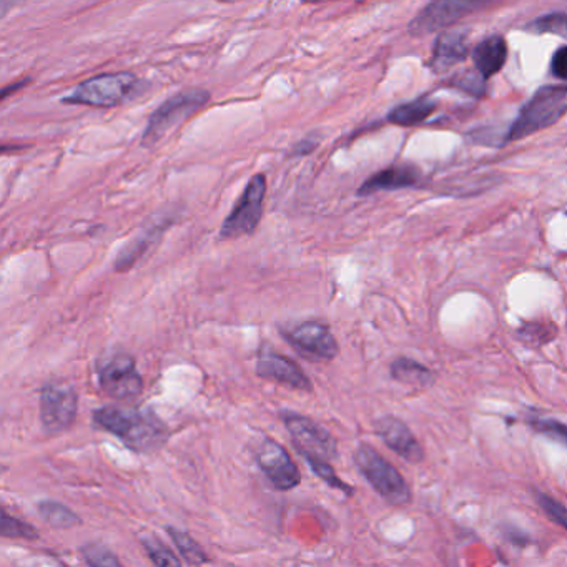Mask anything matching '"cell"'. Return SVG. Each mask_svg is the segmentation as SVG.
I'll list each match as a JSON object with an SVG mask.
<instances>
[{
	"label": "cell",
	"instance_id": "cell-1",
	"mask_svg": "<svg viewBox=\"0 0 567 567\" xmlns=\"http://www.w3.org/2000/svg\"><path fill=\"white\" fill-rule=\"evenodd\" d=\"M94 423L120 438L127 448L136 453L157 451L168 440L165 423L148 409L102 407L94 411Z\"/></svg>",
	"mask_w": 567,
	"mask_h": 567
},
{
	"label": "cell",
	"instance_id": "cell-2",
	"mask_svg": "<svg viewBox=\"0 0 567 567\" xmlns=\"http://www.w3.org/2000/svg\"><path fill=\"white\" fill-rule=\"evenodd\" d=\"M140 80L132 72L100 74L86 78L63 97L67 105H86L95 109H111L134 97Z\"/></svg>",
	"mask_w": 567,
	"mask_h": 567
},
{
	"label": "cell",
	"instance_id": "cell-3",
	"mask_svg": "<svg viewBox=\"0 0 567 567\" xmlns=\"http://www.w3.org/2000/svg\"><path fill=\"white\" fill-rule=\"evenodd\" d=\"M210 92L205 88H186L168 97L148 119L142 136V147H153L177 125L182 124L195 111L210 102Z\"/></svg>",
	"mask_w": 567,
	"mask_h": 567
},
{
	"label": "cell",
	"instance_id": "cell-4",
	"mask_svg": "<svg viewBox=\"0 0 567 567\" xmlns=\"http://www.w3.org/2000/svg\"><path fill=\"white\" fill-rule=\"evenodd\" d=\"M355 466L361 476L370 482L371 488L390 505H403L409 503L411 491L401 472L388 463L370 444H361L355 451Z\"/></svg>",
	"mask_w": 567,
	"mask_h": 567
},
{
	"label": "cell",
	"instance_id": "cell-5",
	"mask_svg": "<svg viewBox=\"0 0 567 567\" xmlns=\"http://www.w3.org/2000/svg\"><path fill=\"white\" fill-rule=\"evenodd\" d=\"M567 111V86H547L539 88L524 105L518 120L507 132L505 140H519L538 130L555 124Z\"/></svg>",
	"mask_w": 567,
	"mask_h": 567
},
{
	"label": "cell",
	"instance_id": "cell-6",
	"mask_svg": "<svg viewBox=\"0 0 567 567\" xmlns=\"http://www.w3.org/2000/svg\"><path fill=\"white\" fill-rule=\"evenodd\" d=\"M267 195V177L257 173L250 178L243 193L238 198L234 210L225 218L220 228V238L232 240L238 236L251 234L263 217V205Z\"/></svg>",
	"mask_w": 567,
	"mask_h": 567
},
{
	"label": "cell",
	"instance_id": "cell-7",
	"mask_svg": "<svg viewBox=\"0 0 567 567\" xmlns=\"http://www.w3.org/2000/svg\"><path fill=\"white\" fill-rule=\"evenodd\" d=\"M102 390L113 399L130 401L144 391V380L136 371V357L125 351L109 353L97 365Z\"/></svg>",
	"mask_w": 567,
	"mask_h": 567
},
{
	"label": "cell",
	"instance_id": "cell-8",
	"mask_svg": "<svg viewBox=\"0 0 567 567\" xmlns=\"http://www.w3.org/2000/svg\"><path fill=\"white\" fill-rule=\"evenodd\" d=\"M284 423L296 449L305 459H320L328 463L338 456L336 440L318 423L295 413H284Z\"/></svg>",
	"mask_w": 567,
	"mask_h": 567
},
{
	"label": "cell",
	"instance_id": "cell-9",
	"mask_svg": "<svg viewBox=\"0 0 567 567\" xmlns=\"http://www.w3.org/2000/svg\"><path fill=\"white\" fill-rule=\"evenodd\" d=\"M78 395L67 382H50L40 391V421L45 431H67L77 418Z\"/></svg>",
	"mask_w": 567,
	"mask_h": 567
},
{
	"label": "cell",
	"instance_id": "cell-10",
	"mask_svg": "<svg viewBox=\"0 0 567 567\" xmlns=\"http://www.w3.org/2000/svg\"><path fill=\"white\" fill-rule=\"evenodd\" d=\"M284 340L303 357L311 361H332L340 346L332 330L320 321H305L290 332H284Z\"/></svg>",
	"mask_w": 567,
	"mask_h": 567
},
{
	"label": "cell",
	"instance_id": "cell-11",
	"mask_svg": "<svg viewBox=\"0 0 567 567\" xmlns=\"http://www.w3.org/2000/svg\"><path fill=\"white\" fill-rule=\"evenodd\" d=\"M257 461L268 481L280 491H290L301 482L300 469L282 444L267 440L259 446Z\"/></svg>",
	"mask_w": 567,
	"mask_h": 567
},
{
	"label": "cell",
	"instance_id": "cell-12",
	"mask_svg": "<svg viewBox=\"0 0 567 567\" xmlns=\"http://www.w3.org/2000/svg\"><path fill=\"white\" fill-rule=\"evenodd\" d=\"M482 7L478 2H463V0H440L431 2L421 11L413 22L409 24V32L413 36H426L434 30L455 24L461 17Z\"/></svg>",
	"mask_w": 567,
	"mask_h": 567
},
{
	"label": "cell",
	"instance_id": "cell-13",
	"mask_svg": "<svg viewBox=\"0 0 567 567\" xmlns=\"http://www.w3.org/2000/svg\"><path fill=\"white\" fill-rule=\"evenodd\" d=\"M257 374L259 378L280 382L298 391H311L313 384L305 371L298 366L293 359L273 351L270 348H263L257 361Z\"/></svg>",
	"mask_w": 567,
	"mask_h": 567
},
{
	"label": "cell",
	"instance_id": "cell-14",
	"mask_svg": "<svg viewBox=\"0 0 567 567\" xmlns=\"http://www.w3.org/2000/svg\"><path fill=\"white\" fill-rule=\"evenodd\" d=\"M374 428L382 443L391 451H395L398 456L407 459L409 463H420L424 459V449L407 423L396 416H384L382 420L376 421Z\"/></svg>",
	"mask_w": 567,
	"mask_h": 567
},
{
	"label": "cell",
	"instance_id": "cell-15",
	"mask_svg": "<svg viewBox=\"0 0 567 567\" xmlns=\"http://www.w3.org/2000/svg\"><path fill=\"white\" fill-rule=\"evenodd\" d=\"M173 215L170 213L168 217L165 213L159 215L157 218H153L148 223L147 226H144L136 236H134L127 245H125L113 263L115 272H127L136 265L138 259H142L147 253L150 248L153 247L161 238L163 232L172 225Z\"/></svg>",
	"mask_w": 567,
	"mask_h": 567
},
{
	"label": "cell",
	"instance_id": "cell-16",
	"mask_svg": "<svg viewBox=\"0 0 567 567\" xmlns=\"http://www.w3.org/2000/svg\"><path fill=\"white\" fill-rule=\"evenodd\" d=\"M420 172L413 165H395L386 170L374 173L363 185L359 186L357 195L368 197L382 190H398L418 184Z\"/></svg>",
	"mask_w": 567,
	"mask_h": 567
},
{
	"label": "cell",
	"instance_id": "cell-17",
	"mask_svg": "<svg viewBox=\"0 0 567 567\" xmlns=\"http://www.w3.org/2000/svg\"><path fill=\"white\" fill-rule=\"evenodd\" d=\"M468 57V42L466 32L449 30L436 40L432 53V69L436 72H443L446 69L463 62Z\"/></svg>",
	"mask_w": 567,
	"mask_h": 567
},
{
	"label": "cell",
	"instance_id": "cell-18",
	"mask_svg": "<svg viewBox=\"0 0 567 567\" xmlns=\"http://www.w3.org/2000/svg\"><path fill=\"white\" fill-rule=\"evenodd\" d=\"M505 59H507V45H505V38L499 36L484 38L472 53L476 70L480 72L482 78H489L497 74L505 67Z\"/></svg>",
	"mask_w": 567,
	"mask_h": 567
},
{
	"label": "cell",
	"instance_id": "cell-19",
	"mask_svg": "<svg viewBox=\"0 0 567 567\" xmlns=\"http://www.w3.org/2000/svg\"><path fill=\"white\" fill-rule=\"evenodd\" d=\"M391 376L396 382L416 388H428L434 382V374L424 365L409 357H398L391 365Z\"/></svg>",
	"mask_w": 567,
	"mask_h": 567
},
{
	"label": "cell",
	"instance_id": "cell-20",
	"mask_svg": "<svg viewBox=\"0 0 567 567\" xmlns=\"http://www.w3.org/2000/svg\"><path fill=\"white\" fill-rule=\"evenodd\" d=\"M434 109H436L434 102H431L428 97H423V99L413 100V102H407V103L396 107L395 111H390L388 120L391 124L411 127V125H418L424 122L426 119H430Z\"/></svg>",
	"mask_w": 567,
	"mask_h": 567
},
{
	"label": "cell",
	"instance_id": "cell-21",
	"mask_svg": "<svg viewBox=\"0 0 567 567\" xmlns=\"http://www.w3.org/2000/svg\"><path fill=\"white\" fill-rule=\"evenodd\" d=\"M37 509L38 516L44 519V522H47L50 528L70 530V528L82 524V519L78 518L70 507H67L62 503L45 499L37 505Z\"/></svg>",
	"mask_w": 567,
	"mask_h": 567
},
{
	"label": "cell",
	"instance_id": "cell-22",
	"mask_svg": "<svg viewBox=\"0 0 567 567\" xmlns=\"http://www.w3.org/2000/svg\"><path fill=\"white\" fill-rule=\"evenodd\" d=\"M168 536L172 538L173 544L177 546V549L180 551V555H184L186 563L190 566H203L207 563H210V557L203 551V547L184 530H175V528H167Z\"/></svg>",
	"mask_w": 567,
	"mask_h": 567
},
{
	"label": "cell",
	"instance_id": "cell-23",
	"mask_svg": "<svg viewBox=\"0 0 567 567\" xmlns=\"http://www.w3.org/2000/svg\"><path fill=\"white\" fill-rule=\"evenodd\" d=\"M140 544L144 546L145 553L155 567H182L180 559L173 555L172 549L161 543L153 534H144L140 538Z\"/></svg>",
	"mask_w": 567,
	"mask_h": 567
},
{
	"label": "cell",
	"instance_id": "cell-24",
	"mask_svg": "<svg viewBox=\"0 0 567 567\" xmlns=\"http://www.w3.org/2000/svg\"><path fill=\"white\" fill-rule=\"evenodd\" d=\"M0 534L2 538H12V539H27V541L38 539V530L32 524L24 522L22 519L13 518L5 509L2 511Z\"/></svg>",
	"mask_w": 567,
	"mask_h": 567
},
{
	"label": "cell",
	"instance_id": "cell-25",
	"mask_svg": "<svg viewBox=\"0 0 567 567\" xmlns=\"http://www.w3.org/2000/svg\"><path fill=\"white\" fill-rule=\"evenodd\" d=\"M82 557L88 567H125L120 559L111 553L103 544L90 543L82 546Z\"/></svg>",
	"mask_w": 567,
	"mask_h": 567
},
{
	"label": "cell",
	"instance_id": "cell-26",
	"mask_svg": "<svg viewBox=\"0 0 567 567\" xmlns=\"http://www.w3.org/2000/svg\"><path fill=\"white\" fill-rule=\"evenodd\" d=\"M534 34H555L567 40V13H547L526 27Z\"/></svg>",
	"mask_w": 567,
	"mask_h": 567
},
{
	"label": "cell",
	"instance_id": "cell-27",
	"mask_svg": "<svg viewBox=\"0 0 567 567\" xmlns=\"http://www.w3.org/2000/svg\"><path fill=\"white\" fill-rule=\"evenodd\" d=\"M307 461H308L309 468L313 469V472H315L318 478H321L323 481L326 482L328 486H332L334 489L348 494V496H351V494L355 493V489H353L349 484H346L345 481H341V480L336 476L333 466H332L330 463L320 461V459H307Z\"/></svg>",
	"mask_w": 567,
	"mask_h": 567
},
{
	"label": "cell",
	"instance_id": "cell-28",
	"mask_svg": "<svg viewBox=\"0 0 567 567\" xmlns=\"http://www.w3.org/2000/svg\"><path fill=\"white\" fill-rule=\"evenodd\" d=\"M536 496V503L541 505L544 514L555 522L557 526L564 528L567 530V507L561 505L555 497L549 494L541 493V491H534Z\"/></svg>",
	"mask_w": 567,
	"mask_h": 567
},
{
	"label": "cell",
	"instance_id": "cell-29",
	"mask_svg": "<svg viewBox=\"0 0 567 567\" xmlns=\"http://www.w3.org/2000/svg\"><path fill=\"white\" fill-rule=\"evenodd\" d=\"M530 424L534 431L544 434V436H549V438H553L555 441L566 444L567 446V424H564V423H559V421L555 420H539V418H536V420H530Z\"/></svg>",
	"mask_w": 567,
	"mask_h": 567
},
{
	"label": "cell",
	"instance_id": "cell-30",
	"mask_svg": "<svg viewBox=\"0 0 567 567\" xmlns=\"http://www.w3.org/2000/svg\"><path fill=\"white\" fill-rule=\"evenodd\" d=\"M551 72L561 80H567V45L561 47L551 61Z\"/></svg>",
	"mask_w": 567,
	"mask_h": 567
},
{
	"label": "cell",
	"instance_id": "cell-31",
	"mask_svg": "<svg viewBox=\"0 0 567 567\" xmlns=\"http://www.w3.org/2000/svg\"><path fill=\"white\" fill-rule=\"evenodd\" d=\"M318 147V140H313V138H305L301 140L300 144H296L293 147V155L295 157H303V155H308L315 148Z\"/></svg>",
	"mask_w": 567,
	"mask_h": 567
},
{
	"label": "cell",
	"instance_id": "cell-32",
	"mask_svg": "<svg viewBox=\"0 0 567 567\" xmlns=\"http://www.w3.org/2000/svg\"><path fill=\"white\" fill-rule=\"evenodd\" d=\"M29 84V78H24L22 82H19V84H12V86H5L4 90H2V100L7 99L12 92H17L19 88H22V86H27Z\"/></svg>",
	"mask_w": 567,
	"mask_h": 567
}]
</instances>
